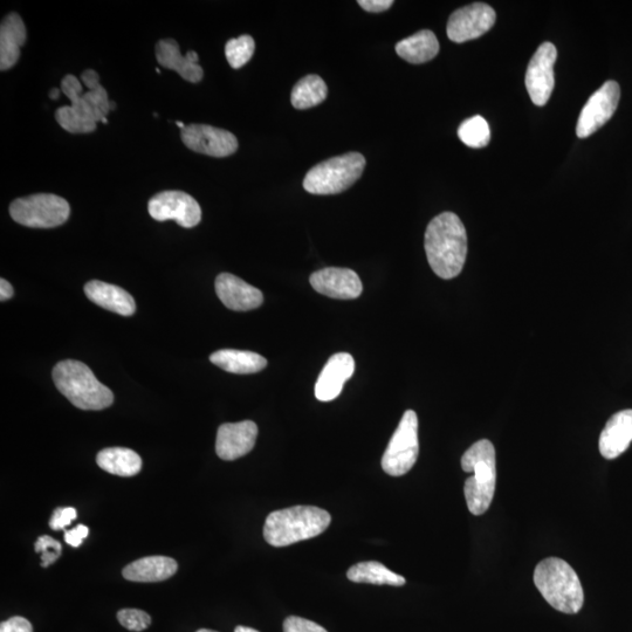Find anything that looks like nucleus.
I'll return each mask as SVG.
<instances>
[{"instance_id": "f257e3e1", "label": "nucleus", "mask_w": 632, "mask_h": 632, "mask_svg": "<svg viewBox=\"0 0 632 632\" xmlns=\"http://www.w3.org/2000/svg\"><path fill=\"white\" fill-rule=\"evenodd\" d=\"M88 91L84 92L80 80L68 74L61 80V92L71 100V106H64L56 112L59 126L71 134L93 133L99 122L107 119L111 109L106 88L100 84V75L94 70L81 74Z\"/></svg>"}, {"instance_id": "f03ea898", "label": "nucleus", "mask_w": 632, "mask_h": 632, "mask_svg": "<svg viewBox=\"0 0 632 632\" xmlns=\"http://www.w3.org/2000/svg\"><path fill=\"white\" fill-rule=\"evenodd\" d=\"M425 253L432 271L439 278L450 280L463 271L467 256L465 226L453 212L432 219L425 231Z\"/></svg>"}, {"instance_id": "7ed1b4c3", "label": "nucleus", "mask_w": 632, "mask_h": 632, "mask_svg": "<svg viewBox=\"0 0 632 632\" xmlns=\"http://www.w3.org/2000/svg\"><path fill=\"white\" fill-rule=\"evenodd\" d=\"M327 511L315 506H294L272 512L264 526V538L271 546L286 547L313 539L331 525Z\"/></svg>"}, {"instance_id": "20e7f679", "label": "nucleus", "mask_w": 632, "mask_h": 632, "mask_svg": "<svg viewBox=\"0 0 632 632\" xmlns=\"http://www.w3.org/2000/svg\"><path fill=\"white\" fill-rule=\"evenodd\" d=\"M462 467L472 476L464 486L467 507L473 515H482L489 510L497 485L496 449L487 439L474 443L464 453Z\"/></svg>"}, {"instance_id": "39448f33", "label": "nucleus", "mask_w": 632, "mask_h": 632, "mask_svg": "<svg viewBox=\"0 0 632 632\" xmlns=\"http://www.w3.org/2000/svg\"><path fill=\"white\" fill-rule=\"evenodd\" d=\"M534 583L551 606L561 613H579L585 594L579 576L565 560L548 558L534 572Z\"/></svg>"}, {"instance_id": "423d86ee", "label": "nucleus", "mask_w": 632, "mask_h": 632, "mask_svg": "<svg viewBox=\"0 0 632 632\" xmlns=\"http://www.w3.org/2000/svg\"><path fill=\"white\" fill-rule=\"evenodd\" d=\"M53 380L60 393L81 410H103L114 402L112 390L103 386L80 361L59 362L53 369Z\"/></svg>"}, {"instance_id": "0eeeda50", "label": "nucleus", "mask_w": 632, "mask_h": 632, "mask_svg": "<svg viewBox=\"0 0 632 632\" xmlns=\"http://www.w3.org/2000/svg\"><path fill=\"white\" fill-rule=\"evenodd\" d=\"M366 168V158L360 153H348L329 158L308 171L304 189L312 195H336L359 180Z\"/></svg>"}, {"instance_id": "6e6552de", "label": "nucleus", "mask_w": 632, "mask_h": 632, "mask_svg": "<svg viewBox=\"0 0 632 632\" xmlns=\"http://www.w3.org/2000/svg\"><path fill=\"white\" fill-rule=\"evenodd\" d=\"M10 215L13 221L27 228L52 229L68 221L71 206L63 197L37 194L13 201Z\"/></svg>"}, {"instance_id": "1a4fd4ad", "label": "nucleus", "mask_w": 632, "mask_h": 632, "mask_svg": "<svg viewBox=\"0 0 632 632\" xmlns=\"http://www.w3.org/2000/svg\"><path fill=\"white\" fill-rule=\"evenodd\" d=\"M419 455L418 417L414 410L404 412L382 458V469L391 477L407 474Z\"/></svg>"}, {"instance_id": "9d476101", "label": "nucleus", "mask_w": 632, "mask_h": 632, "mask_svg": "<svg viewBox=\"0 0 632 632\" xmlns=\"http://www.w3.org/2000/svg\"><path fill=\"white\" fill-rule=\"evenodd\" d=\"M149 215L157 222L175 221L185 229L201 222L202 209L196 199L183 191H163L150 199Z\"/></svg>"}, {"instance_id": "9b49d317", "label": "nucleus", "mask_w": 632, "mask_h": 632, "mask_svg": "<svg viewBox=\"0 0 632 632\" xmlns=\"http://www.w3.org/2000/svg\"><path fill=\"white\" fill-rule=\"evenodd\" d=\"M621 98V89L615 81L604 85L590 96L577 121L576 134L580 139L593 135L613 118Z\"/></svg>"}, {"instance_id": "f8f14e48", "label": "nucleus", "mask_w": 632, "mask_h": 632, "mask_svg": "<svg viewBox=\"0 0 632 632\" xmlns=\"http://www.w3.org/2000/svg\"><path fill=\"white\" fill-rule=\"evenodd\" d=\"M496 11L490 5L474 3L452 13L446 32L453 43H466L484 36L496 24Z\"/></svg>"}, {"instance_id": "ddd939ff", "label": "nucleus", "mask_w": 632, "mask_h": 632, "mask_svg": "<svg viewBox=\"0 0 632 632\" xmlns=\"http://www.w3.org/2000/svg\"><path fill=\"white\" fill-rule=\"evenodd\" d=\"M558 51L552 43L540 45L526 73V88L534 105L545 106L554 89V64Z\"/></svg>"}, {"instance_id": "4468645a", "label": "nucleus", "mask_w": 632, "mask_h": 632, "mask_svg": "<svg viewBox=\"0 0 632 632\" xmlns=\"http://www.w3.org/2000/svg\"><path fill=\"white\" fill-rule=\"evenodd\" d=\"M185 146L211 157H228L236 153L238 140L228 130L208 125H190L181 133Z\"/></svg>"}, {"instance_id": "2eb2a0df", "label": "nucleus", "mask_w": 632, "mask_h": 632, "mask_svg": "<svg viewBox=\"0 0 632 632\" xmlns=\"http://www.w3.org/2000/svg\"><path fill=\"white\" fill-rule=\"evenodd\" d=\"M314 290L328 298L353 300L363 292L362 281L353 270L342 267H327L316 271L309 278Z\"/></svg>"}, {"instance_id": "dca6fc26", "label": "nucleus", "mask_w": 632, "mask_h": 632, "mask_svg": "<svg viewBox=\"0 0 632 632\" xmlns=\"http://www.w3.org/2000/svg\"><path fill=\"white\" fill-rule=\"evenodd\" d=\"M257 437L258 427L252 421L223 424L217 434V455L223 460L242 458L253 450Z\"/></svg>"}, {"instance_id": "f3484780", "label": "nucleus", "mask_w": 632, "mask_h": 632, "mask_svg": "<svg viewBox=\"0 0 632 632\" xmlns=\"http://www.w3.org/2000/svg\"><path fill=\"white\" fill-rule=\"evenodd\" d=\"M355 360L348 353H338L328 360L315 384V397L321 402H331L342 393L346 382L354 375Z\"/></svg>"}, {"instance_id": "a211bd4d", "label": "nucleus", "mask_w": 632, "mask_h": 632, "mask_svg": "<svg viewBox=\"0 0 632 632\" xmlns=\"http://www.w3.org/2000/svg\"><path fill=\"white\" fill-rule=\"evenodd\" d=\"M215 286L219 300L232 311H252L263 305V293L233 274H219Z\"/></svg>"}, {"instance_id": "6ab92c4d", "label": "nucleus", "mask_w": 632, "mask_h": 632, "mask_svg": "<svg viewBox=\"0 0 632 632\" xmlns=\"http://www.w3.org/2000/svg\"><path fill=\"white\" fill-rule=\"evenodd\" d=\"M155 54L158 64L167 70L175 71L181 75L185 81L197 84L202 81L204 71L198 65V54L195 51H189L182 56L180 46L174 39H162L155 46Z\"/></svg>"}, {"instance_id": "aec40b11", "label": "nucleus", "mask_w": 632, "mask_h": 632, "mask_svg": "<svg viewBox=\"0 0 632 632\" xmlns=\"http://www.w3.org/2000/svg\"><path fill=\"white\" fill-rule=\"evenodd\" d=\"M632 442V410L611 416L600 437V452L606 459H615L628 450Z\"/></svg>"}, {"instance_id": "412c9836", "label": "nucleus", "mask_w": 632, "mask_h": 632, "mask_svg": "<svg viewBox=\"0 0 632 632\" xmlns=\"http://www.w3.org/2000/svg\"><path fill=\"white\" fill-rule=\"evenodd\" d=\"M87 298L102 308L113 313L130 316L136 312L135 300L123 288L103 281H89L85 286Z\"/></svg>"}, {"instance_id": "4be33fe9", "label": "nucleus", "mask_w": 632, "mask_h": 632, "mask_svg": "<svg viewBox=\"0 0 632 632\" xmlns=\"http://www.w3.org/2000/svg\"><path fill=\"white\" fill-rule=\"evenodd\" d=\"M26 27L18 13H10L0 25V70L8 71L18 63L25 45Z\"/></svg>"}, {"instance_id": "5701e85b", "label": "nucleus", "mask_w": 632, "mask_h": 632, "mask_svg": "<svg viewBox=\"0 0 632 632\" xmlns=\"http://www.w3.org/2000/svg\"><path fill=\"white\" fill-rule=\"evenodd\" d=\"M177 568V562L167 556H148L130 563L123 569V577L132 582H161L174 576Z\"/></svg>"}, {"instance_id": "b1692460", "label": "nucleus", "mask_w": 632, "mask_h": 632, "mask_svg": "<svg viewBox=\"0 0 632 632\" xmlns=\"http://www.w3.org/2000/svg\"><path fill=\"white\" fill-rule=\"evenodd\" d=\"M210 361L225 372L239 375L256 374L267 366L265 357L236 349L218 350L210 356Z\"/></svg>"}, {"instance_id": "393cba45", "label": "nucleus", "mask_w": 632, "mask_h": 632, "mask_svg": "<svg viewBox=\"0 0 632 632\" xmlns=\"http://www.w3.org/2000/svg\"><path fill=\"white\" fill-rule=\"evenodd\" d=\"M396 53L410 64H424L437 57L439 43L435 33L419 31L396 45Z\"/></svg>"}, {"instance_id": "a878e982", "label": "nucleus", "mask_w": 632, "mask_h": 632, "mask_svg": "<svg viewBox=\"0 0 632 632\" xmlns=\"http://www.w3.org/2000/svg\"><path fill=\"white\" fill-rule=\"evenodd\" d=\"M96 463L103 471L119 477H134L142 469V459L133 450L108 448L99 452Z\"/></svg>"}, {"instance_id": "bb28decb", "label": "nucleus", "mask_w": 632, "mask_h": 632, "mask_svg": "<svg viewBox=\"0 0 632 632\" xmlns=\"http://www.w3.org/2000/svg\"><path fill=\"white\" fill-rule=\"evenodd\" d=\"M348 580L355 583H370V585H388L402 587L405 579L401 575L391 572L389 568L377 561L360 562L349 568Z\"/></svg>"}, {"instance_id": "cd10ccee", "label": "nucleus", "mask_w": 632, "mask_h": 632, "mask_svg": "<svg viewBox=\"0 0 632 632\" xmlns=\"http://www.w3.org/2000/svg\"><path fill=\"white\" fill-rule=\"evenodd\" d=\"M326 82L319 75L311 74L294 86L291 101L294 108L309 109L319 106L327 98Z\"/></svg>"}, {"instance_id": "c85d7f7f", "label": "nucleus", "mask_w": 632, "mask_h": 632, "mask_svg": "<svg viewBox=\"0 0 632 632\" xmlns=\"http://www.w3.org/2000/svg\"><path fill=\"white\" fill-rule=\"evenodd\" d=\"M460 141L467 147L479 149L484 148L491 140V130L489 123L483 116L477 115L465 120L458 128Z\"/></svg>"}, {"instance_id": "c756f323", "label": "nucleus", "mask_w": 632, "mask_h": 632, "mask_svg": "<svg viewBox=\"0 0 632 632\" xmlns=\"http://www.w3.org/2000/svg\"><path fill=\"white\" fill-rule=\"evenodd\" d=\"M254 50H256V43H254L253 38L244 34V36L228 41L225 46V56L229 65L235 70H239L249 63Z\"/></svg>"}, {"instance_id": "7c9ffc66", "label": "nucleus", "mask_w": 632, "mask_h": 632, "mask_svg": "<svg viewBox=\"0 0 632 632\" xmlns=\"http://www.w3.org/2000/svg\"><path fill=\"white\" fill-rule=\"evenodd\" d=\"M118 620L122 627L130 631L146 630L151 624V617L146 611L139 609H122L118 613Z\"/></svg>"}, {"instance_id": "2f4dec72", "label": "nucleus", "mask_w": 632, "mask_h": 632, "mask_svg": "<svg viewBox=\"0 0 632 632\" xmlns=\"http://www.w3.org/2000/svg\"><path fill=\"white\" fill-rule=\"evenodd\" d=\"M34 548H36L37 553H41V567L44 568L53 565L60 558L61 551H63V546H61L60 542L48 537V535L40 537Z\"/></svg>"}, {"instance_id": "473e14b6", "label": "nucleus", "mask_w": 632, "mask_h": 632, "mask_svg": "<svg viewBox=\"0 0 632 632\" xmlns=\"http://www.w3.org/2000/svg\"><path fill=\"white\" fill-rule=\"evenodd\" d=\"M284 632H328L321 625L298 616L287 617L284 622Z\"/></svg>"}, {"instance_id": "72a5a7b5", "label": "nucleus", "mask_w": 632, "mask_h": 632, "mask_svg": "<svg viewBox=\"0 0 632 632\" xmlns=\"http://www.w3.org/2000/svg\"><path fill=\"white\" fill-rule=\"evenodd\" d=\"M77 517V510L73 507L57 508L50 521V527L53 531L65 530L67 526L72 525V522L77 519Z\"/></svg>"}, {"instance_id": "f704fd0d", "label": "nucleus", "mask_w": 632, "mask_h": 632, "mask_svg": "<svg viewBox=\"0 0 632 632\" xmlns=\"http://www.w3.org/2000/svg\"><path fill=\"white\" fill-rule=\"evenodd\" d=\"M0 632H33V627L26 618L15 616L0 625Z\"/></svg>"}, {"instance_id": "c9c22d12", "label": "nucleus", "mask_w": 632, "mask_h": 632, "mask_svg": "<svg viewBox=\"0 0 632 632\" xmlns=\"http://www.w3.org/2000/svg\"><path fill=\"white\" fill-rule=\"evenodd\" d=\"M88 534V527L79 525L75 527L74 530L65 532V541L68 545L78 548L82 545V541L88 537Z\"/></svg>"}, {"instance_id": "e433bc0d", "label": "nucleus", "mask_w": 632, "mask_h": 632, "mask_svg": "<svg viewBox=\"0 0 632 632\" xmlns=\"http://www.w3.org/2000/svg\"><path fill=\"white\" fill-rule=\"evenodd\" d=\"M357 4L368 12L380 13L389 10L394 2L393 0H360Z\"/></svg>"}, {"instance_id": "4c0bfd02", "label": "nucleus", "mask_w": 632, "mask_h": 632, "mask_svg": "<svg viewBox=\"0 0 632 632\" xmlns=\"http://www.w3.org/2000/svg\"><path fill=\"white\" fill-rule=\"evenodd\" d=\"M13 287L5 279L0 280V300L6 301L13 297Z\"/></svg>"}, {"instance_id": "58836bf2", "label": "nucleus", "mask_w": 632, "mask_h": 632, "mask_svg": "<svg viewBox=\"0 0 632 632\" xmlns=\"http://www.w3.org/2000/svg\"><path fill=\"white\" fill-rule=\"evenodd\" d=\"M235 632H259L256 629H252L249 627H243V625H239V627L236 628Z\"/></svg>"}, {"instance_id": "ea45409f", "label": "nucleus", "mask_w": 632, "mask_h": 632, "mask_svg": "<svg viewBox=\"0 0 632 632\" xmlns=\"http://www.w3.org/2000/svg\"><path fill=\"white\" fill-rule=\"evenodd\" d=\"M60 93H61V89L53 88L52 91L50 92V98L53 100H57L59 98Z\"/></svg>"}, {"instance_id": "a19ab883", "label": "nucleus", "mask_w": 632, "mask_h": 632, "mask_svg": "<svg viewBox=\"0 0 632 632\" xmlns=\"http://www.w3.org/2000/svg\"><path fill=\"white\" fill-rule=\"evenodd\" d=\"M175 123H176V126H178V128H181L182 130H184V129H185V127H187V126H185V125H184V123H183V122L177 121V122H175Z\"/></svg>"}, {"instance_id": "79ce46f5", "label": "nucleus", "mask_w": 632, "mask_h": 632, "mask_svg": "<svg viewBox=\"0 0 632 632\" xmlns=\"http://www.w3.org/2000/svg\"><path fill=\"white\" fill-rule=\"evenodd\" d=\"M196 632H217V631L209 630V629H201V630H198Z\"/></svg>"}, {"instance_id": "37998d69", "label": "nucleus", "mask_w": 632, "mask_h": 632, "mask_svg": "<svg viewBox=\"0 0 632 632\" xmlns=\"http://www.w3.org/2000/svg\"><path fill=\"white\" fill-rule=\"evenodd\" d=\"M111 109H112V111H114V109H116L115 102H112V101H111Z\"/></svg>"}]
</instances>
